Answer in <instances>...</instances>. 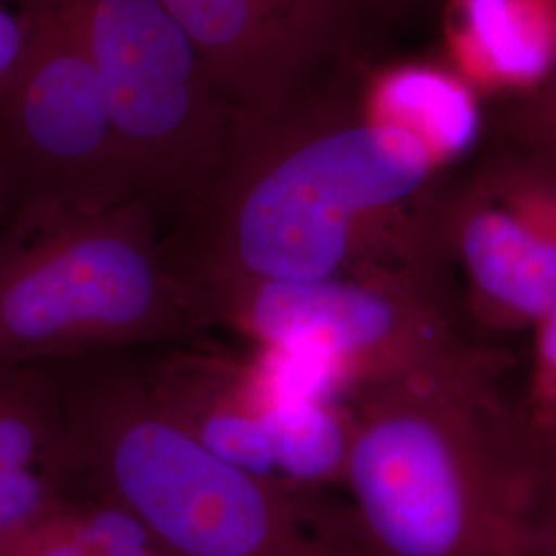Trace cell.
Returning a JSON list of instances; mask_svg holds the SVG:
<instances>
[{"mask_svg": "<svg viewBox=\"0 0 556 556\" xmlns=\"http://www.w3.org/2000/svg\"><path fill=\"white\" fill-rule=\"evenodd\" d=\"M431 151L378 119H312L295 98L239 128L217 174L163 233L181 277L338 278L367 223L425 181Z\"/></svg>", "mask_w": 556, "mask_h": 556, "instance_id": "6da1fadb", "label": "cell"}, {"mask_svg": "<svg viewBox=\"0 0 556 556\" xmlns=\"http://www.w3.org/2000/svg\"><path fill=\"white\" fill-rule=\"evenodd\" d=\"M87 495L137 517L172 556H338L305 532L289 482L213 454L161 402L144 351L46 363Z\"/></svg>", "mask_w": 556, "mask_h": 556, "instance_id": "7a4b0ae2", "label": "cell"}, {"mask_svg": "<svg viewBox=\"0 0 556 556\" xmlns=\"http://www.w3.org/2000/svg\"><path fill=\"white\" fill-rule=\"evenodd\" d=\"M147 200L105 208H17L0 227V367L149 351L215 330Z\"/></svg>", "mask_w": 556, "mask_h": 556, "instance_id": "3957f363", "label": "cell"}, {"mask_svg": "<svg viewBox=\"0 0 556 556\" xmlns=\"http://www.w3.org/2000/svg\"><path fill=\"white\" fill-rule=\"evenodd\" d=\"M91 60L137 197L176 217L241 128L233 103L163 0H54Z\"/></svg>", "mask_w": 556, "mask_h": 556, "instance_id": "277c9868", "label": "cell"}, {"mask_svg": "<svg viewBox=\"0 0 556 556\" xmlns=\"http://www.w3.org/2000/svg\"><path fill=\"white\" fill-rule=\"evenodd\" d=\"M11 2L27 27L20 73L0 100V169L15 194L13 211H93L139 199L73 25L54 0Z\"/></svg>", "mask_w": 556, "mask_h": 556, "instance_id": "5b68a950", "label": "cell"}, {"mask_svg": "<svg viewBox=\"0 0 556 556\" xmlns=\"http://www.w3.org/2000/svg\"><path fill=\"white\" fill-rule=\"evenodd\" d=\"M342 475L388 556H450L466 526L456 457L431 418L379 400L349 435Z\"/></svg>", "mask_w": 556, "mask_h": 556, "instance_id": "8992f818", "label": "cell"}, {"mask_svg": "<svg viewBox=\"0 0 556 556\" xmlns=\"http://www.w3.org/2000/svg\"><path fill=\"white\" fill-rule=\"evenodd\" d=\"M199 287L215 328L266 353L326 358L340 376L390 357L402 334L396 301L358 280L231 278Z\"/></svg>", "mask_w": 556, "mask_h": 556, "instance_id": "52a82bcc", "label": "cell"}, {"mask_svg": "<svg viewBox=\"0 0 556 556\" xmlns=\"http://www.w3.org/2000/svg\"><path fill=\"white\" fill-rule=\"evenodd\" d=\"M199 48L241 126L295 98L338 0H163Z\"/></svg>", "mask_w": 556, "mask_h": 556, "instance_id": "ba28073f", "label": "cell"}, {"mask_svg": "<svg viewBox=\"0 0 556 556\" xmlns=\"http://www.w3.org/2000/svg\"><path fill=\"white\" fill-rule=\"evenodd\" d=\"M144 363L165 408L204 447L250 472L278 478L280 433L293 397L280 392L266 365L204 340L149 349Z\"/></svg>", "mask_w": 556, "mask_h": 556, "instance_id": "9c48e42d", "label": "cell"}, {"mask_svg": "<svg viewBox=\"0 0 556 556\" xmlns=\"http://www.w3.org/2000/svg\"><path fill=\"white\" fill-rule=\"evenodd\" d=\"M0 464L48 475L73 495L83 489L59 386L46 365L0 367Z\"/></svg>", "mask_w": 556, "mask_h": 556, "instance_id": "30bf717a", "label": "cell"}, {"mask_svg": "<svg viewBox=\"0 0 556 556\" xmlns=\"http://www.w3.org/2000/svg\"><path fill=\"white\" fill-rule=\"evenodd\" d=\"M464 254L478 287L528 316L556 305V243L532 236L503 213H480L464 236Z\"/></svg>", "mask_w": 556, "mask_h": 556, "instance_id": "8fae6325", "label": "cell"}, {"mask_svg": "<svg viewBox=\"0 0 556 556\" xmlns=\"http://www.w3.org/2000/svg\"><path fill=\"white\" fill-rule=\"evenodd\" d=\"M369 118L394 124L443 153H459L477 137L470 96L438 73L402 68L379 80Z\"/></svg>", "mask_w": 556, "mask_h": 556, "instance_id": "7c38bea8", "label": "cell"}, {"mask_svg": "<svg viewBox=\"0 0 556 556\" xmlns=\"http://www.w3.org/2000/svg\"><path fill=\"white\" fill-rule=\"evenodd\" d=\"M20 556H172L137 517L105 498L85 495L48 519L20 546Z\"/></svg>", "mask_w": 556, "mask_h": 556, "instance_id": "4fadbf2b", "label": "cell"}, {"mask_svg": "<svg viewBox=\"0 0 556 556\" xmlns=\"http://www.w3.org/2000/svg\"><path fill=\"white\" fill-rule=\"evenodd\" d=\"M468 25L493 68L514 79H534L553 60L551 40L519 0H468Z\"/></svg>", "mask_w": 556, "mask_h": 556, "instance_id": "5bb4252c", "label": "cell"}, {"mask_svg": "<svg viewBox=\"0 0 556 556\" xmlns=\"http://www.w3.org/2000/svg\"><path fill=\"white\" fill-rule=\"evenodd\" d=\"M75 497L48 475L0 464V553L20 546Z\"/></svg>", "mask_w": 556, "mask_h": 556, "instance_id": "9a60e30c", "label": "cell"}, {"mask_svg": "<svg viewBox=\"0 0 556 556\" xmlns=\"http://www.w3.org/2000/svg\"><path fill=\"white\" fill-rule=\"evenodd\" d=\"M27 46V27L11 0H0V100L20 73Z\"/></svg>", "mask_w": 556, "mask_h": 556, "instance_id": "2e32d148", "label": "cell"}, {"mask_svg": "<svg viewBox=\"0 0 556 556\" xmlns=\"http://www.w3.org/2000/svg\"><path fill=\"white\" fill-rule=\"evenodd\" d=\"M542 355L556 367V305L546 314V326L542 332Z\"/></svg>", "mask_w": 556, "mask_h": 556, "instance_id": "e0dca14e", "label": "cell"}, {"mask_svg": "<svg viewBox=\"0 0 556 556\" xmlns=\"http://www.w3.org/2000/svg\"><path fill=\"white\" fill-rule=\"evenodd\" d=\"M13 208H15V194H13V188L4 176V172L0 169V220L2 223L11 217Z\"/></svg>", "mask_w": 556, "mask_h": 556, "instance_id": "ac0fdd59", "label": "cell"}, {"mask_svg": "<svg viewBox=\"0 0 556 556\" xmlns=\"http://www.w3.org/2000/svg\"><path fill=\"white\" fill-rule=\"evenodd\" d=\"M0 556H20L17 553H13V551H7V553H0Z\"/></svg>", "mask_w": 556, "mask_h": 556, "instance_id": "d6986e66", "label": "cell"}]
</instances>
